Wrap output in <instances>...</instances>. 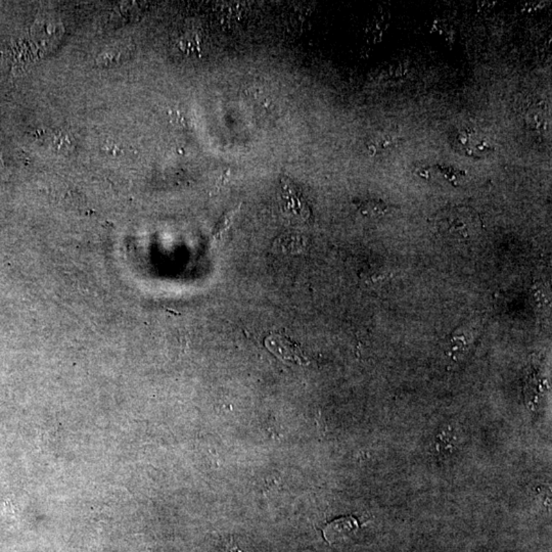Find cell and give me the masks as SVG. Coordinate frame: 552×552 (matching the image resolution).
I'll use <instances>...</instances> for the list:
<instances>
[{
	"mask_svg": "<svg viewBox=\"0 0 552 552\" xmlns=\"http://www.w3.org/2000/svg\"><path fill=\"white\" fill-rule=\"evenodd\" d=\"M440 233L458 240L474 238L483 229L480 215L467 206L444 208L434 218Z\"/></svg>",
	"mask_w": 552,
	"mask_h": 552,
	"instance_id": "6da1fadb",
	"label": "cell"
},
{
	"mask_svg": "<svg viewBox=\"0 0 552 552\" xmlns=\"http://www.w3.org/2000/svg\"><path fill=\"white\" fill-rule=\"evenodd\" d=\"M281 190L285 209L300 220L309 222L312 218L310 207L296 184L287 176H281Z\"/></svg>",
	"mask_w": 552,
	"mask_h": 552,
	"instance_id": "7a4b0ae2",
	"label": "cell"
},
{
	"mask_svg": "<svg viewBox=\"0 0 552 552\" xmlns=\"http://www.w3.org/2000/svg\"><path fill=\"white\" fill-rule=\"evenodd\" d=\"M264 344H265L266 348L277 358H281L285 362L299 363V364H308L309 363L306 356L303 354L300 346L292 341L291 339L287 338V336L272 334L265 339Z\"/></svg>",
	"mask_w": 552,
	"mask_h": 552,
	"instance_id": "3957f363",
	"label": "cell"
},
{
	"mask_svg": "<svg viewBox=\"0 0 552 552\" xmlns=\"http://www.w3.org/2000/svg\"><path fill=\"white\" fill-rule=\"evenodd\" d=\"M357 519L353 517H344L335 519L322 530L324 539L330 544L340 543L346 539L351 538L359 529Z\"/></svg>",
	"mask_w": 552,
	"mask_h": 552,
	"instance_id": "277c9868",
	"label": "cell"
},
{
	"mask_svg": "<svg viewBox=\"0 0 552 552\" xmlns=\"http://www.w3.org/2000/svg\"><path fill=\"white\" fill-rule=\"evenodd\" d=\"M272 248L276 253L285 255L301 254L305 248L304 238L301 234L289 233L276 238Z\"/></svg>",
	"mask_w": 552,
	"mask_h": 552,
	"instance_id": "5b68a950",
	"label": "cell"
},
{
	"mask_svg": "<svg viewBox=\"0 0 552 552\" xmlns=\"http://www.w3.org/2000/svg\"><path fill=\"white\" fill-rule=\"evenodd\" d=\"M456 143L463 145V150H467L468 152H484L486 150H490V147L486 145L483 139L479 137L474 131L463 130L461 132H457Z\"/></svg>",
	"mask_w": 552,
	"mask_h": 552,
	"instance_id": "8992f818",
	"label": "cell"
},
{
	"mask_svg": "<svg viewBox=\"0 0 552 552\" xmlns=\"http://www.w3.org/2000/svg\"><path fill=\"white\" fill-rule=\"evenodd\" d=\"M356 204H357L359 212L365 217L382 216V215H386L390 210L389 206L381 199H364V201H360Z\"/></svg>",
	"mask_w": 552,
	"mask_h": 552,
	"instance_id": "52a82bcc",
	"label": "cell"
},
{
	"mask_svg": "<svg viewBox=\"0 0 552 552\" xmlns=\"http://www.w3.org/2000/svg\"><path fill=\"white\" fill-rule=\"evenodd\" d=\"M51 145L53 150L63 154H69L75 148V143L73 141L72 135L66 131H57L51 135Z\"/></svg>",
	"mask_w": 552,
	"mask_h": 552,
	"instance_id": "ba28073f",
	"label": "cell"
},
{
	"mask_svg": "<svg viewBox=\"0 0 552 552\" xmlns=\"http://www.w3.org/2000/svg\"><path fill=\"white\" fill-rule=\"evenodd\" d=\"M547 114L546 109H543L541 106L533 107L530 109L527 116V121L532 128L536 130H543L547 126Z\"/></svg>",
	"mask_w": 552,
	"mask_h": 552,
	"instance_id": "9c48e42d",
	"label": "cell"
},
{
	"mask_svg": "<svg viewBox=\"0 0 552 552\" xmlns=\"http://www.w3.org/2000/svg\"><path fill=\"white\" fill-rule=\"evenodd\" d=\"M238 211V208H236V209H233L231 211L227 212L226 214L221 217L220 220H219L216 227H215L214 231H213V238H214L217 242H219V240L225 235L227 231L231 229V223H233L234 216H235Z\"/></svg>",
	"mask_w": 552,
	"mask_h": 552,
	"instance_id": "30bf717a",
	"label": "cell"
},
{
	"mask_svg": "<svg viewBox=\"0 0 552 552\" xmlns=\"http://www.w3.org/2000/svg\"><path fill=\"white\" fill-rule=\"evenodd\" d=\"M398 141L399 139H397L395 135L390 134V133H382V134L377 135L373 139V143H371V149L373 152L384 150L388 149V148L394 147L395 145H397Z\"/></svg>",
	"mask_w": 552,
	"mask_h": 552,
	"instance_id": "8fae6325",
	"label": "cell"
},
{
	"mask_svg": "<svg viewBox=\"0 0 552 552\" xmlns=\"http://www.w3.org/2000/svg\"><path fill=\"white\" fill-rule=\"evenodd\" d=\"M123 55L124 51H121V49H109V51H106V53L100 55L98 62L102 64L118 63V62L121 61Z\"/></svg>",
	"mask_w": 552,
	"mask_h": 552,
	"instance_id": "7c38bea8",
	"label": "cell"
},
{
	"mask_svg": "<svg viewBox=\"0 0 552 552\" xmlns=\"http://www.w3.org/2000/svg\"><path fill=\"white\" fill-rule=\"evenodd\" d=\"M438 169L444 174V176L451 182V184L456 186L459 180L465 176V172L461 170H454L452 167L438 166Z\"/></svg>",
	"mask_w": 552,
	"mask_h": 552,
	"instance_id": "4fadbf2b",
	"label": "cell"
}]
</instances>
